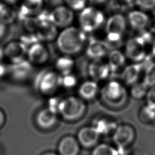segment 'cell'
I'll return each mask as SVG.
<instances>
[{
  "instance_id": "cell-21",
  "label": "cell",
  "mask_w": 155,
  "mask_h": 155,
  "mask_svg": "<svg viewBox=\"0 0 155 155\" xmlns=\"http://www.w3.org/2000/svg\"><path fill=\"white\" fill-rule=\"evenodd\" d=\"M128 21L133 29L140 31L145 30L150 23L148 16L145 13L139 10L130 12L128 15Z\"/></svg>"
},
{
  "instance_id": "cell-37",
  "label": "cell",
  "mask_w": 155,
  "mask_h": 155,
  "mask_svg": "<svg viewBox=\"0 0 155 155\" xmlns=\"http://www.w3.org/2000/svg\"><path fill=\"white\" fill-rule=\"evenodd\" d=\"M6 24L0 20V39H1L6 32Z\"/></svg>"
},
{
  "instance_id": "cell-22",
  "label": "cell",
  "mask_w": 155,
  "mask_h": 155,
  "mask_svg": "<svg viewBox=\"0 0 155 155\" xmlns=\"http://www.w3.org/2000/svg\"><path fill=\"white\" fill-rule=\"evenodd\" d=\"M37 29L36 36L38 39L45 41L53 40L57 35L56 27L50 21H40Z\"/></svg>"
},
{
  "instance_id": "cell-6",
  "label": "cell",
  "mask_w": 155,
  "mask_h": 155,
  "mask_svg": "<svg viewBox=\"0 0 155 155\" xmlns=\"http://www.w3.org/2000/svg\"><path fill=\"white\" fill-rule=\"evenodd\" d=\"M35 85L41 94L51 96L61 87V75L53 70L42 71L38 76Z\"/></svg>"
},
{
  "instance_id": "cell-9",
  "label": "cell",
  "mask_w": 155,
  "mask_h": 155,
  "mask_svg": "<svg viewBox=\"0 0 155 155\" xmlns=\"http://www.w3.org/2000/svg\"><path fill=\"white\" fill-rule=\"evenodd\" d=\"M150 62L145 59L142 62L134 63L124 67L120 74V81L125 85L131 86L134 84L139 81V79L145 67Z\"/></svg>"
},
{
  "instance_id": "cell-36",
  "label": "cell",
  "mask_w": 155,
  "mask_h": 155,
  "mask_svg": "<svg viewBox=\"0 0 155 155\" xmlns=\"http://www.w3.org/2000/svg\"><path fill=\"white\" fill-rule=\"evenodd\" d=\"M145 99L146 104L155 107V86L151 87L148 88Z\"/></svg>"
},
{
  "instance_id": "cell-24",
  "label": "cell",
  "mask_w": 155,
  "mask_h": 155,
  "mask_svg": "<svg viewBox=\"0 0 155 155\" xmlns=\"http://www.w3.org/2000/svg\"><path fill=\"white\" fill-rule=\"evenodd\" d=\"M74 67V60L68 56H63L56 59L55 68L61 76H64L72 73Z\"/></svg>"
},
{
  "instance_id": "cell-23",
  "label": "cell",
  "mask_w": 155,
  "mask_h": 155,
  "mask_svg": "<svg viewBox=\"0 0 155 155\" xmlns=\"http://www.w3.org/2000/svg\"><path fill=\"white\" fill-rule=\"evenodd\" d=\"M125 56L117 50H113L108 54V64L111 70V73L117 72L124 68L125 64Z\"/></svg>"
},
{
  "instance_id": "cell-8",
  "label": "cell",
  "mask_w": 155,
  "mask_h": 155,
  "mask_svg": "<svg viewBox=\"0 0 155 155\" xmlns=\"http://www.w3.org/2000/svg\"><path fill=\"white\" fill-rule=\"evenodd\" d=\"M136 138L134 127L129 124H119L113 133V140L115 146L126 150L131 146Z\"/></svg>"
},
{
  "instance_id": "cell-11",
  "label": "cell",
  "mask_w": 155,
  "mask_h": 155,
  "mask_svg": "<svg viewBox=\"0 0 155 155\" xmlns=\"http://www.w3.org/2000/svg\"><path fill=\"white\" fill-rule=\"evenodd\" d=\"M101 135L93 126L81 128L76 134V138L81 147L86 148H94L99 143Z\"/></svg>"
},
{
  "instance_id": "cell-35",
  "label": "cell",
  "mask_w": 155,
  "mask_h": 155,
  "mask_svg": "<svg viewBox=\"0 0 155 155\" xmlns=\"http://www.w3.org/2000/svg\"><path fill=\"white\" fill-rule=\"evenodd\" d=\"M111 7L116 8H126L131 6L134 2V0H112Z\"/></svg>"
},
{
  "instance_id": "cell-38",
  "label": "cell",
  "mask_w": 155,
  "mask_h": 155,
  "mask_svg": "<svg viewBox=\"0 0 155 155\" xmlns=\"http://www.w3.org/2000/svg\"><path fill=\"white\" fill-rule=\"evenodd\" d=\"M5 115L4 113V111L0 108V128H2V127L5 124Z\"/></svg>"
},
{
  "instance_id": "cell-28",
  "label": "cell",
  "mask_w": 155,
  "mask_h": 155,
  "mask_svg": "<svg viewBox=\"0 0 155 155\" xmlns=\"http://www.w3.org/2000/svg\"><path fill=\"white\" fill-rule=\"evenodd\" d=\"M149 87L142 81H138L130 86V94L135 99L145 98Z\"/></svg>"
},
{
  "instance_id": "cell-15",
  "label": "cell",
  "mask_w": 155,
  "mask_h": 155,
  "mask_svg": "<svg viewBox=\"0 0 155 155\" xmlns=\"http://www.w3.org/2000/svg\"><path fill=\"white\" fill-rule=\"evenodd\" d=\"M27 56L28 61L32 65H41L48 61L49 53L45 47L38 42L28 48Z\"/></svg>"
},
{
  "instance_id": "cell-4",
  "label": "cell",
  "mask_w": 155,
  "mask_h": 155,
  "mask_svg": "<svg viewBox=\"0 0 155 155\" xmlns=\"http://www.w3.org/2000/svg\"><path fill=\"white\" fill-rule=\"evenodd\" d=\"M127 27L125 17L121 14H115L107 20L105 25L107 42L110 49L116 48L122 44V38Z\"/></svg>"
},
{
  "instance_id": "cell-17",
  "label": "cell",
  "mask_w": 155,
  "mask_h": 155,
  "mask_svg": "<svg viewBox=\"0 0 155 155\" xmlns=\"http://www.w3.org/2000/svg\"><path fill=\"white\" fill-rule=\"evenodd\" d=\"M119 124L117 120L108 116H99L93 120L92 125L101 136H107L114 133Z\"/></svg>"
},
{
  "instance_id": "cell-40",
  "label": "cell",
  "mask_w": 155,
  "mask_h": 155,
  "mask_svg": "<svg viewBox=\"0 0 155 155\" xmlns=\"http://www.w3.org/2000/svg\"><path fill=\"white\" fill-rule=\"evenodd\" d=\"M91 3L94 4H101L105 2L107 0H89Z\"/></svg>"
},
{
  "instance_id": "cell-26",
  "label": "cell",
  "mask_w": 155,
  "mask_h": 155,
  "mask_svg": "<svg viewBox=\"0 0 155 155\" xmlns=\"http://www.w3.org/2000/svg\"><path fill=\"white\" fill-rule=\"evenodd\" d=\"M91 155H121L119 149L107 143H99L91 153Z\"/></svg>"
},
{
  "instance_id": "cell-3",
  "label": "cell",
  "mask_w": 155,
  "mask_h": 155,
  "mask_svg": "<svg viewBox=\"0 0 155 155\" xmlns=\"http://www.w3.org/2000/svg\"><path fill=\"white\" fill-rule=\"evenodd\" d=\"M85 101L78 96H68L61 99L58 114L64 120L74 122L82 118L86 113Z\"/></svg>"
},
{
  "instance_id": "cell-25",
  "label": "cell",
  "mask_w": 155,
  "mask_h": 155,
  "mask_svg": "<svg viewBox=\"0 0 155 155\" xmlns=\"http://www.w3.org/2000/svg\"><path fill=\"white\" fill-rule=\"evenodd\" d=\"M43 0H22L21 10L24 18L33 15L41 10Z\"/></svg>"
},
{
  "instance_id": "cell-34",
  "label": "cell",
  "mask_w": 155,
  "mask_h": 155,
  "mask_svg": "<svg viewBox=\"0 0 155 155\" xmlns=\"http://www.w3.org/2000/svg\"><path fill=\"white\" fill-rule=\"evenodd\" d=\"M61 99L56 96H50L48 100L47 108H48L51 111L58 114V110H59V106L61 102Z\"/></svg>"
},
{
  "instance_id": "cell-29",
  "label": "cell",
  "mask_w": 155,
  "mask_h": 155,
  "mask_svg": "<svg viewBox=\"0 0 155 155\" xmlns=\"http://www.w3.org/2000/svg\"><path fill=\"white\" fill-rule=\"evenodd\" d=\"M142 81L149 88L155 86V62H150L145 67Z\"/></svg>"
},
{
  "instance_id": "cell-43",
  "label": "cell",
  "mask_w": 155,
  "mask_h": 155,
  "mask_svg": "<svg viewBox=\"0 0 155 155\" xmlns=\"http://www.w3.org/2000/svg\"><path fill=\"white\" fill-rule=\"evenodd\" d=\"M4 1L9 4H13L17 2L19 0H4Z\"/></svg>"
},
{
  "instance_id": "cell-30",
  "label": "cell",
  "mask_w": 155,
  "mask_h": 155,
  "mask_svg": "<svg viewBox=\"0 0 155 155\" xmlns=\"http://www.w3.org/2000/svg\"><path fill=\"white\" fill-rule=\"evenodd\" d=\"M15 13L9 7L0 2V20L5 23L11 22L15 18Z\"/></svg>"
},
{
  "instance_id": "cell-27",
  "label": "cell",
  "mask_w": 155,
  "mask_h": 155,
  "mask_svg": "<svg viewBox=\"0 0 155 155\" xmlns=\"http://www.w3.org/2000/svg\"><path fill=\"white\" fill-rule=\"evenodd\" d=\"M139 119L142 123L148 124L155 121V107L145 104L139 110Z\"/></svg>"
},
{
  "instance_id": "cell-39",
  "label": "cell",
  "mask_w": 155,
  "mask_h": 155,
  "mask_svg": "<svg viewBox=\"0 0 155 155\" xmlns=\"http://www.w3.org/2000/svg\"><path fill=\"white\" fill-rule=\"evenodd\" d=\"M7 70L5 67L0 63V78L2 77L6 73Z\"/></svg>"
},
{
  "instance_id": "cell-12",
  "label": "cell",
  "mask_w": 155,
  "mask_h": 155,
  "mask_svg": "<svg viewBox=\"0 0 155 155\" xmlns=\"http://www.w3.org/2000/svg\"><path fill=\"white\" fill-rule=\"evenodd\" d=\"M73 18L71 10L64 6H58L50 13V20L56 27H68L72 23Z\"/></svg>"
},
{
  "instance_id": "cell-2",
  "label": "cell",
  "mask_w": 155,
  "mask_h": 155,
  "mask_svg": "<svg viewBox=\"0 0 155 155\" xmlns=\"http://www.w3.org/2000/svg\"><path fill=\"white\" fill-rule=\"evenodd\" d=\"M99 96L106 106L113 109L123 107L128 100L125 85L120 81L116 79L107 82L101 88Z\"/></svg>"
},
{
  "instance_id": "cell-31",
  "label": "cell",
  "mask_w": 155,
  "mask_h": 155,
  "mask_svg": "<svg viewBox=\"0 0 155 155\" xmlns=\"http://www.w3.org/2000/svg\"><path fill=\"white\" fill-rule=\"evenodd\" d=\"M78 84L76 77L72 73L61 76V86L67 88L71 89L74 88Z\"/></svg>"
},
{
  "instance_id": "cell-41",
  "label": "cell",
  "mask_w": 155,
  "mask_h": 155,
  "mask_svg": "<svg viewBox=\"0 0 155 155\" xmlns=\"http://www.w3.org/2000/svg\"><path fill=\"white\" fill-rule=\"evenodd\" d=\"M42 155H59L58 153H55L54 151H47L43 153Z\"/></svg>"
},
{
  "instance_id": "cell-32",
  "label": "cell",
  "mask_w": 155,
  "mask_h": 155,
  "mask_svg": "<svg viewBox=\"0 0 155 155\" xmlns=\"http://www.w3.org/2000/svg\"><path fill=\"white\" fill-rule=\"evenodd\" d=\"M71 10L79 11L85 8L86 0H65Z\"/></svg>"
},
{
  "instance_id": "cell-19",
  "label": "cell",
  "mask_w": 155,
  "mask_h": 155,
  "mask_svg": "<svg viewBox=\"0 0 155 155\" xmlns=\"http://www.w3.org/2000/svg\"><path fill=\"white\" fill-rule=\"evenodd\" d=\"M32 70V64L25 59L12 63V65L8 69L12 78L17 81H22L27 79L31 74Z\"/></svg>"
},
{
  "instance_id": "cell-44",
  "label": "cell",
  "mask_w": 155,
  "mask_h": 155,
  "mask_svg": "<svg viewBox=\"0 0 155 155\" xmlns=\"http://www.w3.org/2000/svg\"><path fill=\"white\" fill-rule=\"evenodd\" d=\"M4 56V48H0V60L1 59H2V57Z\"/></svg>"
},
{
  "instance_id": "cell-33",
  "label": "cell",
  "mask_w": 155,
  "mask_h": 155,
  "mask_svg": "<svg viewBox=\"0 0 155 155\" xmlns=\"http://www.w3.org/2000/svg\"><path fill=\"white\" fill-rule=\"evenodd\" d=\"M134 2L143 10H151L155 8V0H134Z\"/></svg>"
},
{
  "instance_id": "cell-13",
  "label": "cell",
  "mask_w": 155,
  "mask_h": 155,
  "mask_svg": "<svg viewBox=\"0 0 155 155\" xmlns=\"http://www.w3.org/2000/svg\"><path fill=\"white\" fill-rule=\"evenodd\" d=\"M28 47L22 42L13 41L8 42L4 48V56L12 62L15 63L24 59Z\"/></svg>"
},
{
  "instance_id": "cell-10",
  "label": "cell",
  "mask_w": 155,
  "mask_h": 155,
  "mask_svg": "<svg viewBox=\"0 0 155 155\" xmlns=\"http://www.w3.org/2000/svg\"><path fill=\"white\" fill-rule=\"evenodd\" d=\"M87 71L90 79L97 82L107 80L111 74L108 63L102 59L91 61L88 66Z\"/></svg>"
},
{
  "instance_id": "cell-16",
  "label": "cell",
  "mask_w": 155,
  "mask_h": 155,
  "mask_svg": "<svg viewBox=\"0 0 155 155\" xmlns=\"http://www.w3.org/2000/svg\"><path fill=\"white\" fill-rule=\"evenodd\" d=\"M81 147L76 137L66 135L58 143V153L59 155H79Z\"/></svg>"
},
{
  "instance_id": "cell-7",
  "label": "cell",
  "mask_w": 155,
  "mask_h": 155,
  "mask_svg": "<svg viewBox=\"0 0 155 155\" xmlns=\"http://www.w3.org/2000/svg\"><path fill=\"white\" fill-rule=\"evenodd\" d=\"M81 30L85 33H90L98 29L104 22L103 13L91 7H85L81 10L79 18Z\"/></svg>"
},
{
  "instance_id": "cell-14",
  "label": "cell",
  "mask_w": 155,
  "mask_h": 155,
  "mask_svg": "<svg viewBox=\"0 0 155 155\" xmlns=\"http://www.w3.org/2000/svg\"><path fill=\"white\" fill-rule=\"evenodd\" d=\"M110 50L107 42L104 41L91 38L86 50V55L89 59L93 60L102 59Z\"/></svg>"
},
{
  "instance_id": "cell-42",
  "label": "cell",
  "mask_w": 155,
  "mask_h": 155,
  "mask_svg": "<svg viewBox=\"0 0 155 155\" xmlns=\"http://www.w3.org/2000/svg\"><path fill=\"white\" fill-rule=\"evenodd\" d=\"M152 53L155 56V38L154 39L153 41V44H152Z\"/></svg>"
},
{
  "instance_id": "cell-1",
  "label": "cell",
  "mask_w": 155,
  "mask_h": 155,
  "mask_svg": "<svg viewBox=\"0 0 155 155\" xmlns=\"http://www.w3.org/2000/svg\"><path fill=\"white\" fill-rule=\"evenodd\" d=\"M86 35L81 29L74 27H67L63 30L57 38L59 50L67 56L79 53L83 48Z\"/></svg>"
},
{
  "instance_id": "cell-18",
  "label": "cell",
  "mask_w": 155,
  "mask_h": 155,
  "mask_svg": "<svg viewBox=\"0 0 155 155\" xmlns=\"http://www.w3.org/2000/svg\"><path fill=\"white\" fill-rule=\"evenodd\" d=\"M101 88L99 83L90 79L82 82L78 89V96L86 101H91L99 95Z\"/></svg>"
},
{
  "instance_id": "cell-5",
  "label": "cell",
  "mask_w": 155,
  "mask_h": 155,
  "mask_svg": "<svg viewBox=\"0 0 155 155\" xmlns=\"http://www.w3.org/2000/svg\"><path fill=\"white\" fill-rule=\"evenodd\" d=\"M141 32L139 36L130 39L125 47L127 58L134 63L142 62L147 59L145 46L151 40L150 34L144 30Z\"/></svg>"
},
{
  "instance_id": "cell-20",
  "label": "cell",
  "mask_w": 155,
  "mask_h": 155,
  "mask_svg": "<svg viewBox=\"0 0 155 155\" xmlns=\"http://www.w3.org/2000/svg\"><path fill=\"white\" fill-rule=\"evenodd\" d=\"M58 120V114L48 108L41 110L36 116V123L39 127L44 130L50 129L55 126Z\"/></svg>"
}]
</instances>
